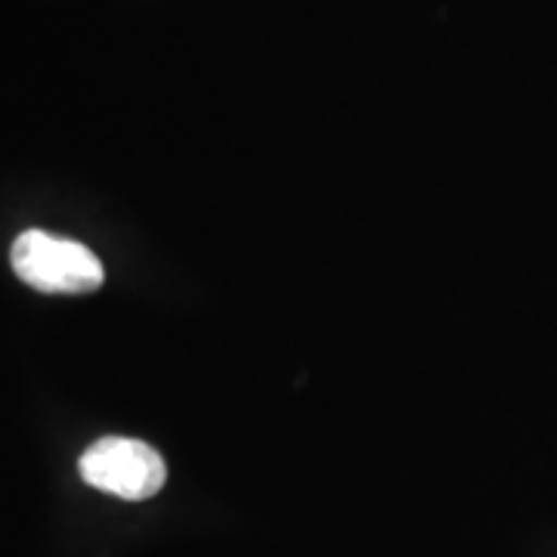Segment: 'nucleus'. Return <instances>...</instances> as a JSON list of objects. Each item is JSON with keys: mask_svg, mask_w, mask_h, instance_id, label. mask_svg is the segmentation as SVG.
Instances as JSON below:
<instances>
[{"mask_svg": "<svg viewBox=\"0 0 557 557\" xmlns=\"http://www.w3.org/2000/svg\"><path fill=\"white\" fill-rule=\"evenodd\" d=\"M16 276L44 295H90L106 282L100 258L81 242L28 230L10 248Z\"/></svg>", "mask_w": 557, "mask_h": 557, "instance_id": "1", "label": "nucleus"}, {"mask_svg": "<svg viewBox=\"0 0 557 557\" xmlns=\"http://www.w3.org/2000/svg\"><path fill=\"white\" fill-rule=\"evenodd\" d=\"M84 483L102 490L109 496L143 502L152 498L168 480V468L161 456L143 440L102 437L97 440L78 465Z\"/></svg>", "mask_w": 557, "mask_h": 557, "instance_id": "2", "label": "nucleus"}]
</instances>
